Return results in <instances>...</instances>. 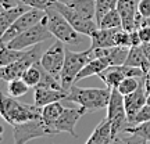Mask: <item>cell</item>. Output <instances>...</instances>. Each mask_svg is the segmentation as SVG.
I'll list each match as a JSON object with an SVG mask.
<instances>
[{
  "label": "cell",
  "mask_w": 150,
  "mask_h": 144,
  "mask_svg": "<svg viewBox=\"0 0 150 144\" xmlns=\"http://www.w3.org/2000/svg\"><path fill=\"white\" fill-rule=\"evenodd\" d=\"M140 47H142V50H143L145 55L147 57V60L150 61V43H142Z\"/></svg>",
  "instance_id": "cell-40"
},
{
  "label": "cell",
  "mask_w": 150,
  "mask_h": 144,
  "mask_svg": "<svg viewBox=\"0 0 150 144\" xmlns=\"http://www.w3.org/2000/svg\"><path fill=\"white\" fill-rule=\"evenodd\" d=\"M64 111V107L60 104V101L52 103V104H47L42 108V119L47 123L49 126H52Z\"/></svg>",
  "instance_id": "cell-24"
},
{
  "label": "cell",
  "mask_w": 150,
  "mask_h": 144,
  "mask_svg": "<svg viewBox=\"0 0 150 144\" xmlns=\"http://www.w3.org/2000/svg\"><path fill=\"white\" fill-rule=\"evenodd\" d=\"M147 104H150V94H147Z\"/></svg>",
  "instance_id": "cell-44"
},
{
  "label": "cell",
  "mask_w": 150,
  "mask_h": 144,
  "mask_svg": "<svg viewBox=\"0 0 150 144\" xmlns=\"http://www.w3.org/2000/svg\"><path fill=\"white\" fill-rule=\"evenodd\" d=\"M28 10H31V7L22 4V3H20L16 7H11V8H1L0 11V35H3Z\"/></svg>",
  "instance_id": "cell-17"
},
{
  "label": "cell",
  "mask_w": 150,
  "mask_h": 144,
  "mask_svg": "<svg viewBox=\"0 0 150 144\" xmlns=\"http://www.w3.org/2000/svg\"><path fill=\"white\" fill-rule=\"evenodd\" d=\"M1 44V50H0V67H6V65L16 63L20 58H22L24 55H27L28 50H16V48L8 47L4 43Z\"/></svg>",
  "instance_id": "cell-23"
},
{
  "label": "cell",
  "mask_w": 150,
  "mask_h": 144,
  "mask_svg": "<svg viewBox=\"0 0 150 144\" xmlns=\"http://www.w3.org/2000/svg\"><path fill=\"white\" fill-rule=\"evenodd\" d=\"M20 4V0H0V6L1 8H11Z\"/></svg>",
  "instance_id": "cell-38"
},
{
  "label": "cell",
  "mask_w": 150,
  "mask_h": 144,
  "mask_svg": "<svg viewBox=\"0 0 150 144\" xmlns=\"http://www.w3.org/2000/svg\"><path fill=\"white\" fill-rule=\"evenodd\" d=\"M143 82H145V89H146V93H147V94H150V71L145 74Z\"/></svg>",
  "instance_id": "cell-39"
},
{
  "label": "cell",
  "mask_w": 150,
  "mask_h": 144,
  "mask_svg": "<svg viewBox=\"0 0 150 144\" xmlns=\"http://www.w3.org/2000/svg\"><path fill=\"white\" fill-rule=\"evenodd\" d=\"M138 3L136 0H118L117 10L122 20V28L125 31H136V17H138Z\"/></svg>",
  "instance_id": "cell-15"
},
{
  "label": "cell",
  "mask_w": 150,
  "mask_h": 144,
  "mask_svg": "<svg viewBox=\"0 0 150 144\" xmlns=\"http://www.w3.org/2000/svg\"><path fill=\"white\" fill-rule=\"evenodd\" d=\"M131 42H132V47H136V46L142 44V40H140V36L138 31H132L131 32Z\"/></svg>",
  "instance_id": "cell-37"
},
{
  "label": "cell",
  "mask_w": 150,
  "mask_h": 144,
  "mask_svg": "<svg viewBox=\"0 0 150 144\" xmlns=\"http://www.w3.org/2000/svg\"><path fill=\"white\" fill-rule=\"evenodd\" d=\"M93 58H95V53H93L92 47H89L88 50H83V51L67 50L65 63L63 67V71H61V75H60V82L63 86V90H65L67 93L70 91V89L75 85V79H76L78 74Z\"/></svg>",
  "instance_id": "cell-3"
},
{
  "label": "cell",
  "mask_w": 150,
  "mask_h": 144,
  "mask_svg": "<svg viewBox=\"0 0 150 144\" xmlns=\"http://www.w3.org/2000/svg\"><path fill=\"white\" fill-rule=\"evenodd\" d=\"M8 96L11 97H21L24 94H27V91L31 89L29 86L27 85V82L22 79V78H18V79L10 80L8 82Z\"/></svg>",
  "instance_id": "cell-27"
},
{
  "label": "cell",
  "mask_w": 150,
  "mask_h": 144,
  "mask_svg": "<svg viewBox=\"0 0 150 144\" xmlns=\"http://www.w3.org/2000/svg\"><path fill=\"white\" fill-rule=\"evenodd\" d=\"M120 28H111V29H104L99 28L96 32L91 36L92 48H106L114 47L115 44V35H117Z\"/></svg>",
  "instance_id": "cell-19"
},
{
  "label": "cell",
  "mask_w": 150,
  "mask_h": 144,
  "mask_svg": "<svg viewBox=\"0 0 150 144\" xmlns=\"http://www.w3.org/2000/svg\"><path fill=\"white\" fill-rule=\"evenodd\" d=\"M20 3H22V4H25V6H29L31 8L46 11L54 3V0H20Z\"/></svg>",
  "instance_id": "cell-32"
},
{
  "label": "cell",
  "mask_w": 150,
  "mask_h": 144,
  "mask_svg": "<svg viewBox=\"0 0 150 144\" xmlns=\"http://www.w3.org/2000/svg\"><path fill=\"white\" fill-rule=\"evenodd\" d=\"M64 44L65 43H63L61 40H56L42 54V58H40V65L47 71L49 74H52L54 78H57L59 80H60V75H61V71H63V67H64V63H65L67 48L64 47Z\"/></svg>",
  "instance_id": "cell-10"
},
{
  "label": "cell",
  "mask_w": 150,
  "mask_h": 144,
  "mask_svg": "<svg viewBox=\"0 0 150 144\" xmlns=\"http://www.w3.org/2000/svg\"><path fill=\"white\" fill-rule=\"evenodd\" d=\"M118 0H96V22L97 25L100 24L102 18L108 11L117 8Z\"/></svg>",
  "instance_id": "cell-29"
},
{
  "label": "cell",
  "mask_w": 150,
  "mask_h": 144,
  "mask_svg": "<svg viewBox=\"0 0 150 144\" xmlns=\"http://www.w3.org/2000/svg\"><path fill=\"white\" fill-rule=\"evenodd\" d=\"M110 96L111 89L108 87H78L74 85L67 93L65 100L76 103L88 114L107 108Z\"/></svg>",
  "instance_id": "cell-1"
},
{
  "label": "cell",
  "mask_w": 150,
  "mask_h": 144,
  "mask_svg": "<svg viewBox=\"0 0 150 144\" xmlns=\"http://www.w3.org/2000/svg\"><path fill=\"white\" fill-rule=\"evenodd\" d=\"M115 44L120 47H132V42H131V32L125 31L124 28L118 29L117 35H115Z\"/></svg>",
  "instance_id": "cell-31"
},
{
  "label": "cell",
  "mask_w": 150,
  "mask_h": 144,
  "mask_svg": "<svg viewBox=\"0 0 150 144\" xmlns=\"http://www.w3.org/2000/svg\"><path fill=\"white\" fill-rule=\"evenodd\" d=\"M99 28H104V29H111V28H122V20L118 13L117 8L108 11L106 15L102 18V21L99 24Z\"/></svg>",
  "instance_id": "cell-26"
},
{
  "label": "cell",
  "mask_w": 150,
  "mask_h": 144,
  "mask_svg": "<svg viewBox=\"0 0 150 144\" xmlns=\"http://www.w3.org/2000/svg\"><path fill=\"white\" fill-rule=\"evenodd\" d=\"M42 46L40 44H36L33 48H29L28 50L27 55H24L22 58H20L16 63H11V64L6 65V67H1L0 68V78L6 82H10V80L18 79V78H22V75L25 74V71L32 67L33 64H36L38 61H40L42 58Z\"/></svg>",
  "instance_id": "cell-8"
},
{
  "label": "cell",
  "mask_w": 150,
  "mask_h": 144,
  "mask_svg": "<svg viewBox=\"0 0 150 144\" xmlns=\"http://www.w3.org/2000/svg\"><path fill=\"white\" fill-rule=\"evenodd\" d=\"M68 6L83 17L96 21V0H72Z\"/></svg>",
  "instance_id": "cell-22"
},
{
  "label": "cell",
  "mask_w": 150,
  "mask_h": 144,
  "mask_svg": "<svg viewBox=\"0 0 150 144\" xmlns=\"http://www.w3.org/2000/svg\"><path fill=\"white\" fill-rule=\"evenodd\" d=\"M46 22L49 31L57 40H61L65 44H78L81 42L79 32L75 31L64 15L56 7H53V4L46 10Z\"/></svg>",
  "instance_id": "cell-4"
},
{
  "label": "cell",
  "mask_w": 150,
  "mask_h": 144,
  "mask_svg": "<svg viewBox=\"0 0 150 144\" xmlns=\"http://www.w3.org/2000/svg\"><path fill=\"white\" fill-rule=\"evenodd\" d=\"M124 100H125V111H127L128 123L129 126H132L136 114L147 104V93H146L143 79L140 80L139 87L134 93H131L128 96H124Z\"/></svg>",
  "instance_id": "cell-14"
},
{
  "label": "cell",
  "mask_w": 150,
  "mask_h": 144,
  "mask_svg": "<svg viewBox=\"0 0 150 144\" xmlns=\"http://www.w3.org/2000/svg\"><path fill=\"white\" fill-rule=\"evenodd\" d=\"M56 1H59V3H63V4H70L72 0H56Z\"/></svg>",
  "instance_id": "cell-42"
},
{
  "label": "cell",
  "mask_w": 150,
  "mask_h": 144,
  "mask_svg": "<svg viewBox=\"0 0 150 144\" xmlns=\"http://www.w3.org/2000/svg\"><path fill=\"white\" fill-rule=\"evenodd\" d=\"M138 11L143 18H150V0H140L138 3Z\"/></svg>",
  "instance_id": "cell-34"
},
{
  "label": "cell",
  "mask_w": 150,
  "mask_h": 144,
  "mask_svg": "<svg viewBox=\"0 0 150 144\" xmlns=\"http://www.w3.org/2000/svg\"><path fill=\"white\" fill-rule=\"evenodd\" d=\"M45 15H46V11H43V10H36V8L28 10L27 13H24V14L1 35L0 43H8L10 40H13L14 37H17L18 35H21V33H24L25 31H28L29 28H32L33 25H36L38 22H40Z\"/></svg>",
  "instance_id": "cell-11"
},
{
  "label": "cell",
  "mask_w": 150,
  "mask_h": 144,
  "mask_svg": "<svg viewBox=\"0 0 150 144\" xmlns=\"http://www.w3.org/2000/svg\"><path fill=\"white\" fill-rule=\"evenodd\" d=\"M124 65L140 68V70L145 71V74L150 71V61L145 55V53H143V50H142L140 46H136V47L129 48L128 57H127V60H125V64Z\"/></svg>",
  "instance_id": "cell-21"
},
{
  "label": "cell",
  "mask_w": 150,
  "mask_h": 144,
  "mask_svg": "<svg viewBox=\"0 0 150 144\" xmlns=\"http://www.w3.org/2000/svg\"><path fill=\"white\" fill-rule=\"evenodd\" d=\"M42 78V70H40V61H38L36 64H33L32 67H29L25 74L22 75V79L27 82V85L29 87H36L40 82Z\"/></svg>",
  "instance_id": "cell-25"
},
{
  "label": "cell",
  "mask_w": 150,
  "mask_h": 144,
  "mask_svg": "<svg viewBox=\"0 0 150 144\" xmlns=\"http://www.w3.org/2000/svg\"><path fill=\"white\" fill-rule=\"evenodd\" d=\"M124 133H131V134H139L142 137H145L147 141L150 143V121L139 125H135V126H127Z\"/></svg>",
  "instance_id": "cell-30"
},
{
  "label": "cell",
  "mask_w": 150,
  "mask_h": 144,
  "mask_svg": "<svg viewBox=\"0 0 150 144\" xmlns=\"http://www.w3.org/2000/svg\"><path fill=\"white\" fill-rule=\"evenodd\" d=\"M106 118L111 122V130L114 137L125 132V128L129 126L127 111H125V100L117 89H111V96H110V101L107 105Z\"/></svg>",
  "instance_id": "cell-7"
},
{
  "label": "cell",
  "mask_w": 150,
  "mask_h": 144,
  "mask_svg": "<svg viewBox=\"0 0 150 144\" xmlns=\"http://www.w3.org/2000/svg\"><path fill=\"white\" fill-rule=\"evenodd\" d=\"M86 111L83 108H67L64 107V111L61 114V117L52 125V129L54 130V134L59 133H70L74 139L78 137V134L75 133V125L78 123L82 115H85Z\"/></svg>",
  "instance_id": "cell-13"
},
{
  "label": "cell",
  "mask_w": 150,
  "mask_h": 144,
  "mask_svg": "<svg viewBox=\"0 0 150 144\" xmlns=\"http://www.w3.org/2000/svg\"><path fill=\"white\" fill-rule=\"evenodd\" d=\"M52 134H54V130L42 118L31 119L13 126V137L16 144H27L29 140L52 136Z\"/></svg>",
  "instance_id": "cell-6"
},
{
  "label": "cell",
  "mask_w": 150,
  "mask_h": 144,
  "mask_svg": "<svg viewBox=\"0 0 150 144\" xmlns=\"http://www.w3.org/2000/svg\"><path fill=\"white\" fill-rule=\"evenodd\" d=\"M138 32H139L142 43H150V27L149 25H143L142 28L138 29Z\"/></svg>",
  "instance_id": "cell-36"
},
{
  "label": "cell",
  "mask_w": 150,
  "mask_h": 144,
  "mask_svg": "<svg viewBox=\"0 0 150 144\" xmlns=\"http://www.w3.org/2000/svg\"><path fill=\"white\" fill-rule=\"evenodd\" d=\"M143 25H149V27H150V18H145V21H143Z\"/></svg>",
  "instance_id": "cell-43"
},
{
  "label": "cell",
  "mask_w": 150,
  "mask_h": 144,
  "mask_svg": "<svg viewBox=\"0 0 150 144\" xmlns=\"http://www.w3.org/2000/svg\"><path fill=\"white\" fill-rule=\"evenodd\" d=\"M53 7H56L64 15V18L72 25V28H74L76 32L91 37L99 29V25H97V22L95 20H89V18L83 17L82 14H79L78 11L74 10L68 4H63V3H59V1L54 0Z\"/></svg>",
  "instance_id": "cell-9"
},
{
  "label": "cell",
  "mask_w": 150,
  "mask_h": 144,
  "mask_svg": "<svg viewBox=\"0 0 150 144\" xmlns=\"http://www.w3.org/2000/svg\"><path fill=\"white\" fill-rule=\"evenodd\" d=\"M50 37L54 36L49 31L46 15H45L40 22H38L36 25H33L32 28H29L28 31L18 35L13 40H10L8 43H4V44H7L11 48H16V50H27L29 47H35L36 44L45 42V40H49Z\"/></svg>",
  "instance_id": "cell-5"
},
{
  "label": "cell",
  "mask_w": 150,
  "mask_h": 144,
  "mask_svg": "<svg viewBox=\"0 0 150 144\" xmlns=\"http://www.w3.org/2000/svg\"><path fill=\"white\" fill-rule=\"evenodd\" d=\"M110 65H111V63H110V60H108L107 57H95V58L91 60V61L82 68V71L78 74L76 79H75V83H78L79 80L85 79V78L102 74L103 71L106 70V68H108Z\"/></svg>",
  "instance_id": "cell-20"
},
{
  "label": "cell",
  "mask_w": 150,
  "mask_h": 144,
  "mask_svg": "<svg viewBox=\"0 0 150 144\" xmlns=\"http://www.w3.org/2000/svg\"><path fill=\"white\" fill-rule=\"evenodd\" d=\"M112 139H114V136H112L111 130V122L107 118H104L95 128V130L92 132L85 144H111Z\"/></svg>",
  "instance_id": "cell-18"
},
{
  "label": "cell",
  "mask_w": 150,
  "mask_h": 144,
  "mask_svg": "<svg viewBox=\"0 0 150 144\" xmlns=\"http://www.w3.org/2000/svg\"><path fill=\"white\" fill-rule=\"evenodd\" d=\"M145 78V76H143ZM143 78H135V76H128V78H125V79L118 85L117 90L122 94V96H128L131 93H134L140 85V80L143 79Z\"/></svg>",
  "instance_id": "cell-28"
},
{
  "label": "cell",
  "mask_w": 150,
  "mask_h": 144,
  "mask_svg": "<svg viewBox=\"0 0 150 144\" xmlns=\"http://www.w3.org/2000/svg\"><path fill=\"white\" fill-rule=\"evenodd\" d=\"M111 144H127V141H125V137H124V136L118 134V136H115V137L112 139Z\"/></svg>",
  "instance_id": "cell-41"
},
{
  "label": "cell",
  "mask_w": 150,
  "mask_h": 144,
  "mask_svg": "<svg viewBox=\"0 0 150 144\" xmlns=\"http://www.w3.org/2000/svg\"><path fill=\"white\" fill-rule=\"evenodd\" d=\"M1 110L0 114L6 122H8L11 126L18 123L27 122L31 119L42 118V108L36 107L35 104H25L17 100V97L1 94Z\"/></svg>",
  "instance_id": "cell-2"
},
{
  "label": "cell",
  "mask_w": 150,
  "mask_h": 144,
  "mask_svg": "<svg viewBox=\"0 0 150 144\" xmlns=\"http://www.w3.org/2000/svg\"><path fill=\"white\" fill-rule=\"evenodd\" d=\"M33 89H35V91H33V104L40 108H43L47 104H52V103L65 100V97H67V91L60 90V89L43 87V86H36Z\"/></svg>",
  "instance_id": "cell-16"
},
{
  "label": "cell",
  "mask_w": 150,
  "mask_h": 144,
  "mask_svg": "<svg viewBox=\"0 0 150 144\" xmlns=\"http://www.w3.org/2000/svg\"><path fill=\"white\" fill-rule=\"evenodd\" d=\"M150 121V104H146L145 107L142 108L138 114H136V117L134 119V123H132V126L135 125H139V123H143V122H147Z\"/></svg>",
  "instance_id": "cell-33"
},
{
  "label": "cell",
  "mask_w": 150,
  "mask_h": 144,
  "mask_svg": "<svg viewBox=\"0 0 150 144\" xmlns=\"http://www.w3.org/2000/svg\"><path fill=\"white\" fill-rule=\"evenodd\" d=\"M104 82L106 87L108 89H117L118 85L128 76L135 78H143L145 71L136 68V67H128V65H110L108 68L103 71L102 74L97 75Z\"/></svg>",
  "instance_id": "cell-12"
},
{
  "label": "cell",
  "mask_w": 150,
  "mask_h": 144,
  "mask_svg": "<svg viewBox=\"0 0 150 144\" xmlns=\"http://www.w3.org/2000/svg\"><path fill=\"white\" fill-rule=\"evenodd\" d=\"M125 141L127 144H149V141L145 139V137H142L139 134H131L125 137Z\"/></svg>",
  "instance_id": "cell-35"
},
{
  "label": "cell",
  "mask_w": 150,
  "mask_h": 144,
  "mask_svg": "<svg viewBox=\"0 0 150 144\" xmlns=\"http://www.w3.org/2000/svg\"><path fill=\"white\" fill-rule=\"evenodd\" d=\"M136 1H140V0H136Z\"/></svg>",
  "instance_id": "cell-45"
}]
</instances>
